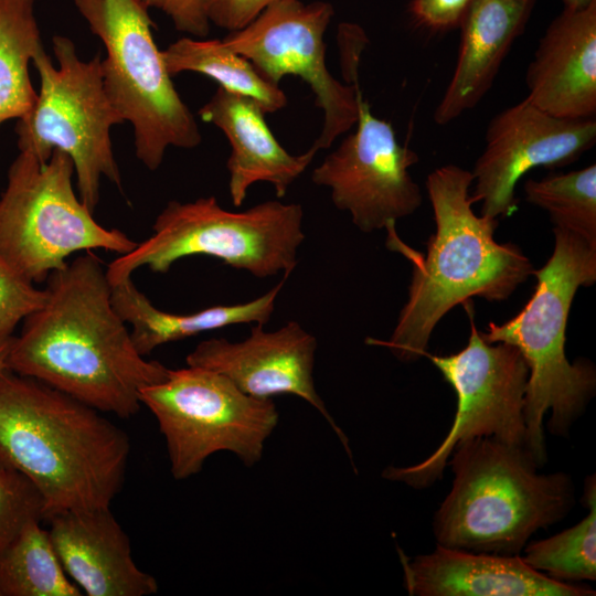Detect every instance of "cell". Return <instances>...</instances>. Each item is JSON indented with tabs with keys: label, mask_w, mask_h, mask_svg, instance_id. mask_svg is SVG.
Here are the masks:
<instances>
[{
	"label": "cell",
	"mask_w": 596,
	"mask_h": 596,
	"mask_svg": "<svg viewBox=\"0 0 596 596\" xmlns=\"http://www.w3.org/2000/svg\"><path fill=\"white\" fill-rule=\"evenodd\" d=\"M73 2L105 47V88L123 119L132 126L138 160L155 171L168 148L198 147L202 141L198 123L166 68L148 8L139 0Z\"/></svg>",
	"instance_id": "cell-7"
},
{
	"label": "cell",
	"mask_w": 596,
	"mask_h": 596,
	"mask_svg": "<svg viewBox=\"0 0 596 596\" xmlns=\"http://www.w3.org/2000/svg\"><path fill=\"white\" fill-rule=\"evenodd\" d=\"M554 248L534 270L535 290L510 320L490 322L480 332L489 343L515 347L529 368L524 398L526 446L540 466L546 461L543 418L551 434L567 436L596 390V371L588 360L571 363L565 354L566 326L575 294L596 280V248L577 234L553 227Z\"/></svg>",
	"instance_id": "cell-5"
},
{
	"label": "cell",
	"mask_w": 596,
	"mask_h": 596,
	"mask_svg": "<svg viewBox=\"0 0 596 596\" xmlns=\"http://www.w3.org/2000/svg\"><path fill=\"white\" fill-rule=\"evenodd\" d=\"M411 596H594V589L564 583L530 567L521 555L475 553L437 545L408 556L397 547Z\"/></svg>",
	"instance_id": "cell-16"
},
{
	"label": "cell",
	"mask_w": 596,
	"mask_h": 596,
	"mask_svg": "<svg viewBox=\"0 0 596 596\" xmlns=\"http://www.w3.org/2000/svg\"><path fill=\"white\" fill-rule=\"evenodd\" d=\"M596 0H562L564 9L582 10L590 6Z\"/></svg>",
	"instance_id": "cell-33"
},
{
	"label": "cell",
	"mask_w": 596,
	"mask_h": 596,
	"mask_svg": "<svg viewBox=\"0 0 596 596\" xmlns=\"http://www.w3.org/2000/svg\"><path fill=\"white\" fill-rule=\"evenodd\" d=\"M46 289L23 277L0 253V337L13 336L17 326L41 308Z\"/></svg>",
	"instance_id": "cell-28"
},
{
	"label": "cell",
	"mask_w": 596,
	"mask_h": 596,
	"mask_svg": "<svg viewBox=\"0 0 596 596\" xmlns=\"http://www.w3.org/2000/svg\"><path fill=\"white\" fill-rule=\"evenodd\" d=\"M462 305L470 318L467 345L450 355L424 353L456 392L453 425L430 456L413 466L386 467L382 472L384 479L415 489L428 488L443 478L454 448L477 437L528 448L524 421L528 364L515 347L485 341L475 326L471 301Z\"/></svg>",
	"instance_id": "cell-11"
},
{
	"label": "cell",
	"mask_w": 596,
	"mask_h": 596,
	"mask_svg": "<svg viewBox=\"0 0 596 596\" xmlns=\"http://www.w3.org/2000/svg\"><path fill=\"white\" fill-rule=\"evenodd\" d=\"M333 14L329 2L277 0L222 39L268 82L279 85L294 75L310 86L323 113L321 132L312 145L318 151L356 125L363 99L358 84L341 83L327 67L324 33Z\"/></svg>",
	"instance_id": "cell-12"
},
{
	"label": "cell",
	"mask_w": 596,
	"mask_h": 596,
	"mask_svg": "<svg viewBox=\"0 0 596 596\" xmlns=\"http://www.w3.org/2000/svg\"><path fill=\"white\" fill-rule=\"evenodd\" d=\"M74 166L54 150L42 161L20 151L0 195V253L28 280L43 283L76 253L105 249L118 255L137 242L93 216L73 187Z\"/></svg>",
	"instance_id": "cell-9"
},
{
	"label": "cell",
	"mask_w": 596,
	"mask_h": 596,
	"mask_svg": "<svg viewBox=\"0 0 596 596\" xmlns=\"http://www.w3.org/2000/svg\"><path fill=\"white\" fill-rule=\"evenodd\" d=\"M472 181L471 171L451 163L428 174L436 231L424 258L402 243L394 223L385 227L387 247L407 256L414 268L407 301L390 339L366 342L387 348L402 362L424 356L434 328L454 307L472 297L505 300L534 273L519 246L494 240L498 219L473 212Z\"/></svg>",
	"instance_id": "cell-2"
},
{
	"label": "cell",
	"mask_w": 596,
	"mask_h": 596,
	"mask_svg": "<svg viewBox=\"0 0 596 596\" xmlns=\"http://www.w3.org/2000/svg\"><path fill=\"white\" fill-rule=\"evenodd\" d=\"M275 1L277 0H213L209 19L211 23L230 32L237 31Z\"/></svg>",
	"instance_id": "cell-31"
},
{
	"label": "cell",
	"mask_w": 596,
	"mask_h": 596,
	"mask_svg": "<svg viewBox=\"0 0 596 596\" xmlns=\"http://www.w3.org/2000/svg\"><path fill=\"white\" fill-rule=\"evenodd\" d=\"M265 114L254 99L221 87L199 110L201 119L221 129L231 145L226 168L228 191L236 207L257 182L272 184L277 198L285 196L318 152L311 146L301 155L289 153L273 135Z\"/></svg>",
	"instance_id": "cell-19"
},
{
	"label": "cell",
	"mask_w": 596,
	"mask_h": 596,
	"mask_svg": "<svg viewBox=\"0 0 596 596\" xmlns=\"http://www.w3.org/2000/svg\"><path fill=\"white\" fill-rule=\"evenodd\" d=\"M528 98L545 113L565 119L596 114V1L563 11L549 24L530 62Z\"/></svg>",
	"instance_id": "cell-18"
},
{
	"label": "cell",
	"mask_w": 596,
	"mask_h": 596,
	"mask_svg": "<svg viewBox=\"0 0 596 596\" xmlns=\"http://www.w3.org/2000/svg\"><path fill=\"white\" fill-rule=\"evenodd\" d=\"M355 126L313 169L311 180L327 187L334 206L370 233L421 206V188L408 171L418 156L398 142L392 124L375 117L363 99Z\"/></svg>",
	"instance_id": "cell-13"
},
{
	"label": "cell",
	"mask_w": 596,
	"mask_h": 596,
	"mask_svg": "<svg viewBox=\"0 0 596 596\" xmlns=\"http://www.w3.org/2000/svg\"><path fill=\"white\" fill-rule=\"evenodd\" d=\"M595 142V118H558L524 98L488 124L485 148L471 171V201L481 202L482 216L508 217L518 209L515 187L526 172L568 166Z\"/></svg>",
	"instance_id": "cell-14"
},
{
	"label": "cell",
	"mask_w": 596,
	"mask_h": 596,
	"mask_svg": "<svg viewBox=\"0 0 596 596\" xmlns=\"http://www.w3.org/2000/svg\"><path fill=\"white\" fill-rule=\"evenodd\" d=\"M525 200L549 213L554 227L567 230L596 248V164L552 173L524 183Z\"/></svg>",
	"instance_id": "cell-26"
},
{
	"label": "cell",
	"mask_w": 596,
	"mask_h": 596,
	"mask_svg": "<svg viewBox=\"0 0 596 596\" xmlns=\"http://www.w3.org/2000/svg\"><path fill=\"white\" fill-rule=\"evenodd\" d=\"M284 278L264 295L247 302L217 305L191 313H171L158 309L128 277L111 285V304L131 327L137 351L149 355L160 345L234 324H266L275 310Z\"/></svg>",
	"instance_id": "cell-21"
},
{
	"label": "cell",
	"mask_w": 596,
	"mask_h": 596,
	"mask_svg": "<svg viewBox=\"0 0 596 596\" xmlns=\"http://www.w3.org/2000/svg\"><path fill=\"white\" fill-rule=\"evenodd\" d=\"M582 500L588 513L577 524L524 546L521 557L530 567L564 583L596 579L595 475L586 479Z\"/></svg>",
	"instance_id": "cell-25"
},
{
	"label": "cell",
	"mask_w": 596,
	"mask_h": 596,
	"mask_svg": "<svg viewBox=\"0 0 596 596\" xmlns=\"http://www.w3.org/2000/svg\"><path fill=\"white\" fill-rule=\"evenodd\" d=\"M44 305L13 336L7 369L36 379L102 413L136 415L140 391L169 369L146 360L115 310L100 258L87 251L52 272Z\"/></svg>",
	"instance_id": "cell-1"
},
{
	"label": "cell",
	"mask_w": 596,
	"mask_h": 596,
	"mask_svg": "<svg viewBox=\"0 0 596 596\" xmlns=\"http://www.w3.org/2000/svg\"><path fill=\"white\" fill-rule=\"evenodd\" d=\"M109 508L64 511L47 519L63 568L87 596L156 594V578L135 563L130 540Z\"/></svg>",
	"instance_id": "cell-17"
},
{
	"label": "cell",
	"mask_w": 596,
	"mask_h": 596,
	"mask_svg": "<svg viewBox=\"0 0 596 596\" xmlns=\"http://www.w3.org/2000/svg\"><path fill=\"white\" fill-rule=\"evenodd\" d=\"M148 9L167 14L174 28L191 36L203 39L210 32L209 10L213 0H139Z\"/></svg>",
	"instance_id": "cell-29"
},
{
	"label": "cell",
	"mask_w": 596,
	"mask_h": 596,
	"mask_svg": "<svg viewBox=\"0 0 596 596\" xmlns=\"http://www.w3.org/2000/svg\"><path fill=\"white\" fill-rule=\"evenodd\" d=\"M300 204L268 200L244 211L223 209L214 196L170 201L157 215L152 234L106 267L110 285L141 267L166 274L189 256H210L264 278H287L305 240Z\"/></svg>",
	"instance_id": "cell-6"
},
{
	"label": "cell",
	"mask_w": 596,
	"mask_h": 596,
	"mask_svg": "<svg viewBox=\"0 0 596 596\" xmlns=\"http://www.w3.org/2000/svg\"><path fill=\"white\" fill-rule=\"evenodd\" d=\"M318 342L297 321L275 331L254 324L242 341L210 338L201 341L185 359L187 365L212 370L228 379L243 393L259 400L290 394L297 396L329 423L349 457L348 438L336 424L316 390L313 368Z\"/></svg>",
	"instance_id": "cell-15"
},
{
	"label": "cell",
	"mask_w": 596,
	"mask_h": 596,
	"mask_svg": "<svg viewBox=\"0 0 596 596\" xmlns=\"http://www.w3.org/2000/svg\"><path fill=\"white\" fill-rule=\"evenodd\" d=\"M41 521L28 523L0 553L1 596H79Z\"/></svg>",
	"instance_id": "cell-24"
},
{
	"label": "cell",
	"mask_w": 596,
	"mask_h": 596,
	"mask_svg": "<svg viewBox=\"0 0 596 596\" xmlns=\"http://www.w3.org/2000/svg\"><path fill=\"white\" fill-rule=\"evenodd\" d=\"M538 0H471L460 22L453 76L433 119L447 125L475 108L492 86Z\"/></svg>",
	"instance_id": "cell-20"
},
{
	"label": "cell",
	"mask_w": 596,
	"mask_h": 596,
	"mask_svg": "<svg viewBox=\"0 0 596 596\" xmlns=\"http://www.w3.org/2000/svg\"><path fill=\"white\" fill-rule=\"evenodd\" d=\"M130 440L98 409L30 376L0 370V460L41 492L46 520L110 507Z\"/></svg>",
	"instance_id": "cell-3"
},
{
	"label": "cell",
	"mask_w": 596,
	"mask_h": 596,
	"mask_svg": "<svg viewBox=\"0 0 596 596\" xmlns=\"http://www.w3.org/2000/svg\"><path fill=\"white\" fill-rule=\"evenodd\" d=\"M471 0H412L408 10L425 30L443 33L459 28Z\"/></svg>",
	"instance_id": "cell-30"
},
{
	"label": "cell",
	"mask_w": 596,
	"mask_h": 596,
	"mask_svg": "<svg viewBox=\"0 0 596 596\" xmlns=\"http://www.w3.org/2000/svg\"><path fill=\"white\" fill-rule=\"evenodd\" d=\"M0 596H1V593H0Z\"/></svg>",
	"instance_id": "cell-34"
},
{
	"label": "cell",
	"mask_w": 596,
	"mask_h": 596,
	"mask_svg": "<svg viewBox=\"0 0 596 596\" xmlns=\"http://www.w3.org/2000/svg\"><path fill=\"white\" fill-rule=\"evenodd\" d=\"M140 402L158 422L177 480L196 475L220 451L254 466L279 418L273 400L252 397L224 375L190 365L169 369L164 380L140 391Z\"/></svg>",
	"instance_id": "cell-10"
},
{
	"label": "cell",
	"mask_w": 596,
	"mask_h": 596,
	"mask_svg": "<svg viewBox=\"0 0 596 596\" xmlns=\"http://www.w3.org/2000/svg\"><path fill=\"white\" fill-rule=\"evenodd\" d=\"M450 456L453 487L432 522L437 545L520 555L535 532L560 522L575 504L571 476L539 473L525 447L477 437Z\"/></svg>",
	"instance_id": "cell-4"
},
{
	"label": "cell",
	"mask_w": 596,
	"mask_h": 596,
	"mask_svg": "<svg viewBox=\"0 0 596 596\" xmlns=\"http://www.w3.org/2000/svg\"><path fill=\"white\" fill-rule=\"evenodd\" d=\"M42 49L34 0H0V125L24 119L34 107L29 65Z\"/></svg>",
	"instance_id": "cell-23"
},
{
	"label": "cell",
	"mask_w": 596,
	"mask_h": 596,
	"mask_svg": "<svg viewBox=\"0 0 596 596\" xmlns=\"http://www.w3.org/2000/svg\"><path fill=\"white\" fill-rule=\"evenodd\" d=\"M46 520L45 503L33 482L0 460V553L32 521Z\"/></svg>",
	"instance_id": "cell-27"
},
{
	"label": "cell",
	"mask_w": 596,
	"mask_h": 596,
	"mask_svg": "<svg viewBox=\"0 0 596 596\" xmlns=\"http://www.w3.org/2000/svg\"><path fill=\"white\" fill-rule=\"evenodd\" d=\"M162 56L171 76L182 72L207 76L219 87L254 99L266 114L280 110L288 103L279 85L263 77L251 61L227 47L223 40L184 36L162 50Z\"/></svg>",
	"instance_id": "cell-22"
},
{
	"label": "cell",
	"mask_w": 596,
	"mask_h": 596,
	"mask_svg": "<svg viewBox=\"0 0 596 596\" xmlns=\"http://www.w3.org/2000/svg\"><path fill=\"white\" fill-rule=\"evenodd\" d=\"M52 43L57 65L44 49L32 60L40 91L31 113L17 121L18 148L42 161L54 150L70 156L78 196L94 212L103 178L123 189L110 130L125 120L106 92L99 53L84 61L70 38L54 35Z\"/></svg>",
	"instance_id": "cell-8"
},
{
	"label": "cell",
	"mask_w": 596,
	"mask_h": 596,
	"mask_svg": "<svg viewBox=\"0 0 596 596\" xmlns=\"http://www.w3.org/2000/svg\"><path fill=\"white\" fill-rule=\"evenodd\" d=\"M13 336L10 337H0V370L7 368L6 362L8 353L11 347Z\"/></svg>",
	"instance_id": "cell-32"
}]
</instances>
